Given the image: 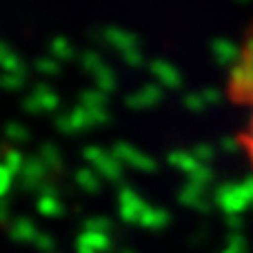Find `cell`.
Masks as SVG:
<instances>
[{
    "instance_id": "1",
    "label": "cell",
    "mask_w": 253,
    "mask_h": 253,
    "mask_svg": "<svg viewBox=\"0 0 253 253\" xmlns=\"http://www.w3.org/2000/svg\"><path fill=\"white\" fill-rule=\"evenodd\" d=\"M224 91L229 105L242 116L236 142L253 173V22L229 62Z\"/></svg>"
}]
</instances>
